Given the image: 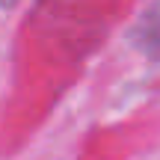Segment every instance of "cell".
I'll use <instances>...</instances> for the list:
<instances>
[{"instance_id":"obj_2","label":"cell","mask_w":160,"mask_h":160,"mask_svg":"<svg viewBox=\"0 0 160 160\" xmlns=\"http://www.w3.org/2000/svg\"><path fill=\"white\" fill-rule=\"evenodd\" d=\"M9 3H15V0H0V6H9Z\"/></svg>"},{"instance_id":"obj_1","label":"cell","mask_w":160,"mask_h":160,"mask_svg":"<svg viewBox=\"0 0 160 160\" xmlns=\"http://www.w3.org/2000/svg\"><path fill=\"white\" fill-rule=\"evenodd\" d=\"M137 42L142 45V51L160 53V6L142 18V24L137 27Z\"/></svg>"}]
</instances>
